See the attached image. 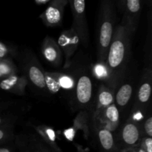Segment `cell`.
<instances>
[{
  "label": "cell",
  "instance_id": "obj_1",
  "mask_svg": "<svg viewBox=\"0 0 152 152\" xmlns=\"http://www.w3.org/2000/svg\"><path fill=\"white\" fill-rule=\"evenodd\" d=\"M132 37L131 31L123 24H119L114 29L105 61L109 75L106 84L119 86L123 80L130 59Z\"/></svg>",
  "mask_w": 152,
  "mask_h": 152
},
{
  "label": "cell",
  "instance_id": "obj_2",
  "mask_svg": "<svg viewBox=\"0 0 152 152\" xmlns=\"http://www.w3.org/2000/svg\"><path fill=\"white\" fill-rule=\"evenodd\" d=\"M115 22L116 12L113 2L109 0L102 1L99 8L96 41V56L99 64L105 65L108 50L115 29Z\"/></svg>",
  "mask_w": 152,
  "mask_h": 152
},
{
  "label": "cell",
  "instance_id": "obj_3",
  "mask_svg": "<svg viewBox=\"0 0 152 152\" xmlns=\"http://www.w3.org/2000/svg\"><path fill=\"white\" fill-rule=\"evenodd\" d=\"M73 89V108L75 110L88 111L94 96L93 78L88 70L79 74Z\"/></svg>",
  "mask_w": 152,
  "mask_h": 152
},
{
  "label": "cell",
  "instance_id": "obj_4",
  "mask_svg": "<svg viewBox=\"0 0 152 152\" xmlns=\"http://www.w3.org/2000/svg\"><path fill=\"white\" fill-rule=\"evenodd\" d=\"M73 16V28L78 37L80 43L85 48L89 45V29L86 13V1L84 0H72L68 1Z\"/></svg>",
  "mask_w": 152,
  "mask_h": 152
},
{
  "label": "cell",
  "instance_id": "obj_5",
  "mask_svg": "<svg viewBox=\"0 0 152 152\" xmlns=\"http://www.w3.org/2000/svg\"><path fill=\"white\" fill-rule=\"evenodd\" d=\"M24 53V75L26 77L28 83H31L32 87L39 91L47 93L45 71L42 67L32 52L27 50Z\"/></svg>",
  "mask_w": 152,
  "mask_h": 152
},
{
  "label": "cell",
  "instance_id": "obj_6",
  "mask_svg": "<svg viewBox=\"0 0 152 152\" xmlns=\"http://www.w3.org/2000/svg\"><path fill=\"white\" fill-rule=\"evenodd\" d=\"M13 144L16 152H62L50 146L36 132L16 134Z\"/></svg>",
  "mask_w": 152,
  "mask_h": 152
},
{
  "label": "cell",
  "instance_id": "obj_7",
  "mask_svg": "<svg viewBox=\"0 0 152 152\" xmlns=\"http://www.w3.org/2000/svg\"><path fill=\"white\" fill-rule=\"evenodd\" d=\"M142 137V129L139 125L134 120H128L120 129L117 140L120 151L139 146Z\"/></svg>",
  "mask_w": 152,
  "mask_h": 152
},
{
  "label": "cell",
  "instance_id": "obj_8",
  "mask_svg": "<svg viewBox=\"0 0 152 152\" xmlns=\"http://www.w3.org/2000/svg\"><path fill=\"white\" fill-rule=\"evenodd\" d=\"M152 71L151 68L144 70L140 86L137 91L136 99L132 108V114H142L146 110L151 95Z\"/></svg>",
  "mask_w": 152,
  "mask_h": 152
},
{
  "label": "cell",
  "instance_id": "obj_9",
  "mask_svg": "<svg viewBox=\"0 0 152 152\" xmlns=\"http://www.w3.org/2000/svg\"><path fill=\"white\" fill-rule=\"evenodd\" d=\"M120 4L123 13L121 23L131 31L132 35H134L140 22L142 3L140 0H126L121 1Z\"/></svg>",
  "mask_w": 152,
  "mask_h": 152
},
{
  "label": "cell",
  "instance_id": "obj_10",
  "mask_svg": "<svg viewBox=\"0 0 152 152\" xmlns=\"http://www.w3.org/2000/svg\"><path fill=\"white\" fill-rule=\"evenodd\" d=\"M80 41L78 37L73 28L65 30L61 33L57 41V45L62 51L65 59L64 67L68 68L71 63V57L75 53L78 48Z\"/></svg>",
  "mask_w": 152,
  "mask_h": 152
},
{
  "label": "cell",
  "instance_id": "obj_11",
  "mask_svg": "<svg viewBox=\"0 0 152 152\" xmlns=\"http://www.w3.org/2000/svg\"><path fill=\"white\" fill-rule=\"evenodd\" d=\"M68 0H52L39 18L47 27H56L62 25L65 8Z\"/></svg>",
  "mask_w": 152,
  "mask_h": 152
},
{
  "label": "cell",
  "instance_id": "obj_12",
  "mask_svg": "<svg viewBox=\"0 0 152 152\" xmlns=\"http://www.w3.org/2000/svg\"><path fill=\"white\" fill-rule=\"evenodd\" d=\"M118 86L102 83L98 90L96 96L95 111L93 114V120H94L105 108L114 103V94Z\"/></svg>",
  "mask_w": 152,
  "mask_h": 152
},
{
  "label": "cell",
  "instance_id": "obj_13",
  "mask_svg": "<svg viewBox=\"0 0 152 152\" xmlns=\"http://www.w3.org/2000/svg\"><path fill=\"white\" fill-rule=\"evenodd\" d=\"M42 53L45 60L54 67H59L63 63V56L57 42L50 37L44 39L41 48Z\"/></svg>",
  "mask_w": 152,
  "mask_h": 152
},
{
  "label": "cell",
  "instance_id": "obj_14",
  "mask_svg": "<svg viewBox=\"0 0 152 152\" xmlns=\"http://www.w3.org/2000/svg\"><path fill=\"white\" fill-rule=\"evenodd\" d=\"M96 128L98 145L100 152H120L117 140L113 132H110L98 123H94Z\"/></svg>",
  "mask_w": 152,
  "mask_h": 152
},
{
  "label": "cell",
  "instance_id": "obj_15",
  "mask_svg": "<svg viewBox=\"0 0 152 152\" xmlns=\"http://www.w3.org/2000/svg\"><path fill=\"white\" fill-rule=\"evenodd\" d=\"M94 122L114 132L120 125V111L114 103L105 108Z\"/></svg>",
  "mask_w": 152,
  "mask_h": 152
},
{
  "label": "cell",
  "instance_id": "obj_16",
  "mask_svg": "<svg viewBox=\"0 0 152 152\" xmlns=\"http://www.w3.org/2000/svg\"><path fill=\"white\" fill-rule=\"evenodd\" d=\"M28 85V81L24 74H15L0 80V88L1 90L19 96L25 95Z\"/></svg>",
  "mask_w": 152,
  "mask_h": 152
},
{
  "label": "cell",
  "instance_id": "obj_17",
  "mask_svg": "<svg viewBox=\"0 0 152 152\" xmlns=\"http://www.w3.org/2000/svg\"><path fill=\"white\" fill-rule=\"evenodd\" d=\"M134 93V83L128 81L122 84L116 90L114 94V104L120 113L126 108L130 102Z\"/></svg>",
  "mask_w": 152,
  "mask_h": 152
},
{
  "label": "cell",
  "instance_id": "obj_18",
  "mask_svg": "<svg viewBox=\"0 0 152 152\" xmlns=\"http://www.w3.org/2000/svg\"><path fill=\"white\" fill-rule=\"evenodd\" d=\"M36 133L38 134L47 143L56 150H61L56 142V136L54 131L45 126H34Z\"/></svg>",
  "mask_w": 152,
  "mask_h": 152
},
{
  "label": "cell",
  "instance_id": "obj_19",
  "mask_svg": "<svg viewBox=\"0 0 152 152\" xmlns=\"http://www.w3.org/2000/svg\"><path fill=\"white\" fill-rule=\"evenodd\" d=\"M61 74L62 73L45 71V85L48 92H50V94H56L60 91L61 87L59 85V79Z\"/></svg>",
  "mask_w": 152,
  "mask_h": 152
},
{
  "label": "cell",
  "instance_id": "obj_20",
  "mask_svg": "<svg viewBox=\"0 0 152 152\" xmlns=\"http://www.w3.org/2000/svg\"><path fill=\"white\" fill-rule=\"evenodd\" d=\"M18 68L12 59H0V80L18 74Z\"/></svg>",
  "mask_w": 152,
  "mask_h": 152
},
{
  "label": "cell",
  "instance_id": "obj_21",
  "mask_svg": "<svg viewBox=\"0 0 152 152\" xmlns=\"http://www.w3.org/2000/svg\"><path fill=\"white\" fill-rule=\"evenodd\" d=\"M89 122H90V117L88 111H81L80 114L77 116L75 120H74V128L77 129H81L84 132V135L86 137H88L90 132L89 129Z\"/></svg>",
  "mask_w": 152,
  "mask_h": 152
},
{
  "label": "cell",
  "instance_id": "obj_22",
  "mask_svg": "<svg viewBox=\"0 0 152 152\" xmlns=\"http://www.w3.org/2000/svg\"><path fill=\"white\" fill-rule=\"evenodd\" d=\"M16 136L13 126H0V146L13 143Z\"/></svg>",
  "mask_w": 152,
  "mask_h": 152
},
{
  "label": "cell",
  "instance_id": "obj_23",
  "mask_svg": "<svg viewBox=\"0 0 152 152\" xmlns=\"http://www.w3.org/2000/svg\"><path fill=\"white\" fill-rule=\"evenodd\" d=\"M3 111L4 110H1L0 111V126H14L15 123L18 120L17 116L15 115L14 114H12V113L3 112Z\"/></svg>",
  "mask_w": 152,
  "mask_h": 152
},
{
  "label": "cell",
  "instance_id": "obj_24",
  "mask_svg": "<svg viewBox=\"0 0 152 152\" xmlns=\"http://www.w3.org/2000/svg\"><path fill=\"white\" fill-rule=\"evenodd\" d=\"M13 56H16V52L13 48L0 41V59H12Z\"/></svg>",
  "mask_w": 152,
  "mask_h": 152
},
{
  "label": "cell",
  "instance_id": "obj_25",
  "mask_svg": "<svg viewBox=\"0 0 152 152\" xmlns=\"http://www.w3.org/2000/svg\"><path fill=\"white\" fill-rule=\"evenodd\" d=\"M142 132L143 136L148 137H152V117L151 115L148 116L144 121Z\"/></svg>",
  "mask_w": 152,
  "mask_h": 152
},
{
  "label": "cell",
  "instance_id": "obj_26",
  "mask_svg": "<svg viewBox=\"0 0 152 152\" xmlns=\"http://www.w3.org/2000/svg\"><path fill=\"white\" fill-rule=\"evenodd\" d=\"M140 146L145 152H152V139L151 137L143 136L141 139Z\"/></svg>",
  "mask_w": 152,
  "mask_h": 152
},
{
  "label": "cell",
  "instance_id": "obj_27",
  "mask_svg": "<svg viewBox=\"0 0 152 152\" xmlns=\"http://www.w3.org/2000/svg\"><path fill=\"white\" fill-rule=\"evenodd\" d=\"M0 152H16V150L13 142V143H9L7 145H1Z\"/></svg>",
  "mask_w": 152,
  "mask_h": 152
},
{
  "label": "cell",
  "instance_id": "obj_28",
  "mask_svg": "<svg viewBox=\"0 0 152 152\" xmlns=\"http://www.w3.org/2000/svg\"><path fill=\"white\" fill-rule=\"evenodd\" d=\"M51 1L50 0H36L35 3L37 5H45V4H48V5Z\"/></svg>",
  "mask_w": 152,
  "mask_h": 152
},
{
  "label": "cell",
  "instance_id": "obj_29",
  "mask_svg": "<svg viewBox=\"0 0 152 152\" xmlns=\"http://www.w3.org/2000/svg\"><path fill=\"white\" fill-rule=\"evenodd\" d=\"M9 105H10V102H4L0 101V111L6 109L7 108H8Z\"/></svg>",
  "mask_w": 152,
  "mask_h": 152
},
{
  "label": "cell",
  "instance_id": "obj_30",
  "mask_svg": "<svg viewBox=\"0 0 152 152\" xmlns=\"http://www.w3.org/2000/svg\"><path fill=\"white\" fill-rule=\"evenodd\" d=\"M134 149L135 152H145L143 149H142V148H141L140 146V145H139V146L134 148Z\"/></svg>",
  "mask_w": 152,
  "mask_h": 152
},
{
  "label": "cell",
  "instance_id": "obj_31",
  "mask_svg": "<svg viewBox=\"0 0 152 152\" xmlns=\"http://www.w3.org/2000/svg\"><path fill=\"white\" fill-rule=\"evenodd\" d=\"M120 152H135V151L133 148H126V149L121 150Z\"/></svg>",
  "mask_w": 152,
  "mask_h": 152
}]
</instances>
